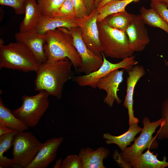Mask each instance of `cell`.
Instances as JSON below:
<instances>
[{
    "label": "cell",
    "instance_id": "cell-27",
    "mask_svg": "<svg viewBox=\"0 0 168 168\" xmlns=\"http://www.w3.org/2000/svg\"><path fill=\"white\" fill-rule=\"evenodd\" d=\"M51 16L67 17L71 19L75 18V11L71 0H65Z\"/></svg>",
    "mask_w": 168,
    "mask_h": 168
},
{
    "label": "cell",
    "instance_id": "cell-34",
    "mask_svg": "<svg viewBox=\"0 0 168 168\" xmlns=\"http://www.w3.org/2000/svg\"><path fill=\"white\" fill-rule=\"evenodd\" d=\"M15 130L5 126H0V136L12 132Z\"/></svg>",
    "mask_w": 168,
    "mask_h": 168
},
{
    "label": "cell",
    "instance_id": "cell-23",
    "mask_svg": "<svg viewBox=\"0 0 168 168\" xmlns=\"http://www.w3.org/2000/svg\"><path fill=\"white\" fill-rule=\"evenodd\" d=\"M139 12L145 24L162 29L168 35V25L155 9L142 7Z\"/></svg>",
    "mask_w": 168,
    "mask_h": 168
},
{
    "label": "cell",
    "instance_id": "cell-22",
    "mask_svg": "<svg viewBox=\"0 0 168 168\" xmlns=\"http://www.w3.org/2000/svg\"><path fill=\"white\" fill-rule=\"evenodd\" d=\"M139 0H112L99 8H96L98 13L97 22L103 20L108 16L121 12L132 2H138Z\"/></svg>",
    "mask_w": 168,
    "mask_h": 168
},
{
    "label": "cell",
    "instance_id": "cell-13",
    "mask_svg": "<svg viewBox=\"0 0 168 168\" xmlns=\"http://www.w3.org/2000/svg\"><path fill=\"white\" fill-rule=\"evenodd\" d=\"M145 73L144 68L141 65H135L128 70V76L126 81V93L123 104L127 109L129 118V125L138 124V119L135 117L133 109V97L136 85Z\"/></svg>",
    "mask_w": 168,
    "mask_h": 168
},
{
    "label": "cell",
    "instance_id": "cell-8",
    "mask_svg": "<svg viewBox=\"0 0 168 168\" xmlns=\"http://www.w3.org/2000/svg\"><path fill=\"white\" fill-rule=\"evenodd\" d=\"M101 54L103 62L98 69L89 74L73 77L74 81L78 85L96 88L99 80L107 76L113 71L121 68L128 70L138 63L135 59V56L132 55L123 59L118 63H112L108 60L102 53Z\"/></svg>",
    "mask_w": 168,
    "mask_h": 168
},
{
    "label": "cell",
    "instance_id": "cell-10",
    "mask_svg": "<svg viewBox=\"0 0 168 168\" xmlns=\"http://www.w3.org/2000/svg\"><path fill=\"white\" fill-rule=\"evenodd\" d=\"M96 8L82 18H75L74 21L81 29L82 39L88 48L94 54L102 57L99 39Z\"/></svg>",
    "mask_w": 168,
    "mask_h": 168
},
{
    "label": "cell",
    "instance_id": "cell-32",
    "mask_svg": "<svg viewBox=\"0 0 168 168\" xmlns=\"http://www.w3.org/2000/svg\"><path fill=\"white\" fill-rule=\"evenodd\" d=\"M150 6L168 25V8L164 1H151Z\"/></svg>",
    "mask_w": 168,
    "mask_h": 168
},
{
    "label": "cell",
    "instance_id": "cell-33",
    "mask_svg": "<svg viewBox=\"0 0 168 168\" xmlns=\"http://www.w3.org/2000/svg\"><path fill=\"white\" fill-rule=\"evenodd\" d=\"M88 11L89 14L95 9L94 1V0H84Z\"/></svg>",
    "mask_w": 168,
    "mask_h": 168
},
{
    "label": "cell",
    "instance_id": "cell-31",
    "mask_svg": "<svg viewBox=\"0 0 168 168\" xmlns=\"http://www.w3.org/2000/svg\"><path fill=\"white\" fill-rule=\"evenodd\" d=\"M75 13V18H82L89 14L84 0H71Z\"/></svg>",
    "mask_w": 168,
    "mask_h": 168
},
{
    "label": "cell",
    "instance_id": "cell-38",
    "mask_svg": "<svg viewBox=\"0 0 168 168\" xmlns=\"http://www.w3.org/2000/svg\"><path fill=\"white\" fill-rule=\"evenodd\" d=\"M164 1L168 8V0H164Z\"/></svg>",
    "mask_w": 168,
    "mask_h": 168
},
{
    "label": "cell",
    "instance_id": "cell-20",
    "mask_svg": "<svg viewBox=\"0 0 168 168\" xmlns=\"http://www.w3.org/2000/svg\"><path fill=\"white\" fill-rule=\"evenodd\" d=\"M142 130V128L138 124H133L129 125L127 131L120 135L115 136L106 133H104L103 138L106 140L105 142L106 143L116 144L123 152L128 146L131 145V142L135 139L136 136Z\"/></svg>",
    "mask_w": 168,
    "mask_h": 168
},
{
    "label": "cell",
    "instance_id": "cell-30",
    "mask_svg": "<svg viewBox=\"0 0 168 168\" xmlns=\"http://www.w3.org/2000/svg\"><path fill=\"white\" fill-rule=\"evenodd\" d=\"M26 0H0V4L12 7L16 14L21 15L25 13V4Z\"/></svg>",
    "mask_w": 168,
    "mask_h": 168
},
{
    "label": "cell",
    "instance_id": "cell-6",
    "mask_svg": "<svg viewBox=\"0 0 168 168\" xmlns=\"http://www.w3.org/2000/svg\"><path fill=\"white\" fill-rule=\"evenodd\" d=\"M49 96L44 91L34 96L24 95L21 98L22 105L12 112L26 126L34 128L49 108Z\"/></svg>",
    "mask_w": 168,
    "mask_h": 168
},
{
    "label": "cell",
    "instance_id": "cell-15",
    "mask_svg": "<svg viewBox=\"0 0 168 168\" xmlns=\"http://www.w3.org/2000/svg\"><path fill=\"white\" fill-rule=\"evenodd\" d=\"M124 70L116 69L112 72L106 77L100 79L98 82L97 87L105 90L106 96L104 102L110 107L113 106L115 101L118 104L122 101L117 95L120 84L123 80Z\"/></svg>",
    "mask_w": 168,
    "mask_h": 168
},
{
    "label": "cell",
    "instance_id": "cell-26",
    "mask_svg": "<svg viewBox=\"0 0 168 168\" xmlns=\"http://www.w3.org/2000/svg\"><path fill=\"white\" fill-rule=\"evenodd\" d=\"M161 115L163 121L156 135L160 140L168 138V99L165 100L163 103Z\"/></svg>",
    "mask_w": 168,
    "mask_h": 168
},
{
    "label": "cell",
    "instance_id": "cell-1",
    "mask_svg": "<svg viewBox=\"0 0 168 168\" xmlns=\"http://www.w3.org/2000/svg\"><path fill=\"white\" fill-rule=\"evenodd\" d=\"M72 66L68 58L40 64L36 72L35 90L45 91L49 95L60 99L64 85L72 77Z\"/></svg>",
    "mask_w": 168,
    "mask_h": 168
},
{
    "label": "cell",
    "instance_id": "cell-25",
    "mask_svg": "<svg viewBox=\"0 0 168 168\" xmlns=\"http://www.w3.org/2000/svg\"><path fill=\"white\" fill-rule=\"evenodd\" d=\"M65 0H36L42 15L51 16Z\"/></svg>",
    "mask_w": 168,
    "mask_h": 168
},
{
    "label": "cell",
    "instance_id": "cell-37",
    "mask_svg": "<svg viewBox=\"0 0 168 168\" xmlns=\"http://www.w3.org/2000/svg\"><path fill=\"white\" fill-rule=\"evenodd\" d=\"M94 3L96 8L97 7L98 4L103 0H94Z\"/></svg>",
    "mask_w": 168,
    "mask_h": 168
},
{
    "label": "cell",
    "instance_id": "cell-35",
    "mask_svg": "<svg viewBox=\"0 0 168 168\" xmlns=\"http://www.w3.org/2000/svg\"><path fill=\"white\" fill-rule=\"evenodd\" d=\"M62 158L58 159L57 160L55 164L53 166L54 168H61V166L62 163Z\"/></svg>",
    "mask_w": 168,
    "mask_h": 168
},
{
    "label": "cell",
    "instance_id": "cell-2",
    "mask_svg": "<svg viewBox=\"0 0 168 168\" xmlns=\"http://www.w3.org/2000/svg\"><path fill=\"white\" fill-rule=\"evenodd\" d=\"M44 50L46 62H53L68 58L78 71L82 64L81 58L74 44L72 37L68 29L59 28L45 34Z\"/></svg>",
    "mask_w": 168,
    "mask_h": 168
},
{
    "label": "cell",
    "instance_id": "cell-11",
    "mask_svg": "<svg viewBox=\"0 0 168 168\" xmlns=\"http://www.w3.org/2000/svg\"><path fill=\"white\" fill-rule=\"evenodd\" d=\"M125 32L134 52L142 51L150 42L147 28L140 14H133Z\"/></svg>",
    "mask_w": 168,
    "mask_h": 168
},
{
    "label": "cell",
    "instance_id": "cell-29",
    "mask_svg": "<svg viewBox=\"0 0 168 168\" xmlns=\"http://www.w3.org/2000/svg\"><path fill=\"white\" fill-rule=\"evenodd\" d=\"M17 132L15 130L0 136V157H3V154L7 152L12 146L13 138Z\"/></svg>",
    "mask_w": 168,
    "mask_h": 168
},
{
    "label": "cell",
    "instance_id": "cell-19",
    "mask_svg": "<svg viewBox=\"0 0 168 168\" xmlns=\"http://www.w3.org/2000/svg\"><path fill=\"white\" fill-rule=\"evenodd\" d=\"M151 152L150 149L139 156L131 159L128 163L130 168H164L168 167L167 157L163 156V160L157 158L158 154L155 155Z\"/></svg>",
    "mask_w": 168,
    "mask_h": 168
},
{
    "label": "cell",
    "instance_id": "cell-39",
    "mask_svg": "<svg viewBox=\"0 0 168 168\" xmlns=\"http://www.w3.org/2000/svg\"><path fill=\"white\" fill-rule=\"evenodd\" d=\"M164 62L165 65L166 66H168V61L166 60H164Z\"/></svg>",
    "mask_w": 168,
    "mask_h": 168
},
{
    "label": "cell",
    "instance_id": "cell-7",
    "mask_svg": "<svg viewBox=\"0 0 168 168\" xmlns=\"http://www.w3.org/2000/svg\"><path fill=\"white\" fill-rule=\"evenodd\" d=\"M30 132H17L12 142V159L19 168H26L42 144Z\"/></svg>",
    "mask_w": 168,
    "mask_h": 168
},
{
    "label": "cell",
    "instance_id": "cell-5",
    "mask_svg": "<svg viewBox=\"0 0 168 168\" xmlns=\"http://www.w3.org/2000/svg\"><path fill=\"white\" fill-rule=\"evenodd\" d=\"M101 51L105 57L123 59L134 52L125 32L97 22Z\"/></svg>",
    "mask_w": 168,
    "mask_h": 168
},
{
    "label": "cell",
    "instance_id": "cell-18",
    "mask_svg": "<svg viewBox=\"0 0 168 168\" xmlns=\"http://www.w3.org/2000/svg\"><path fill=\"white\" fill-rule=\"evenodd\" d=\"M24 14L19 28V31L21 32L35 29L42 16L36 0H26Z\"/></svg>",
    "mask_w": 168,
    "mask_h": 168
},
{
    "label": "cell",
    "instance_id": "cell-16",
    "mask_svg": "<svg viewBox=\"0 0 168 168\" xmlns=\"http://www.w3.org/2000/svg\"><path fill=\"white\" fill-rule=\"evenodd\" d=\"M109 149L100 147L95 150L89 147L81 148L78 154L83 164V168H105L103 161L108 156Z\"/></svg>",
    "mask_w": 168,
    "mask_h": 168
},
{
    "label": "cell",
    "instance_id": "cell-9",
    "mask_svg": "<svg viewBox=\"0 0 168 168\" xmlns=\"http://www.w3.org/2000/svg\"><path fill=\"white\" fill-rule=\"evenodd\" d=\"M68 29L72 37L75 47L82 60L81 65L77 71L87 74L96 70L103 63V58L94 54L87 47L78 26Z\"/></svg>",
    "mask_w": 168,
    "mask_h": 168
},
{
    "label": "cell",
    "instance_id": "cell-17",
    "mask_svg": "<svg viewBox=\"0 0 168 168\" xmlns=\"http://www.w3.org/2000/svg\"><path fill=\"white\" fill-rule=\"evenodd\" d=\"M74 19L42 15L35 29L38 33L44 34L50 30L59 28L69 29L78 26L74 21Z\"/></svg>",
    "mask_w": 168,
    "mask_h": 168
},
{
    "label": "cell",
    "instance_id": "cell-40",
    "mask_svg": "<svg viewBox=\"0 0 168 168\" xmlns=\"http://www.w3.org/2000/svg\"><path fill=\"white\" fill-rule=\"evenodd\" d=\"M164 0H151V1H164Z\"/></svg>",
    "mask_w": 168,
    "mask_h": 168
},
{
    "label": "cell",
    "instance_id": "cell-24",
    "mask_svg": "<svg viewBox=\"0 0 168 168\" xmlns=\"http://www.w3.org/2000/svg\"><path fill=\"white\" fill-rule=\"evenodd\" d=\"M132 16L133 14L124 10L108 16L102 21L112 28L125 32Z\"/></svg>",
    "mask_w": 168,
    "mask_h": 168
},
{
    "label": "cell",
    "instance_id": "cell-21",
    "mask_svg": "<svg viewBox=\"0 0 168 168\" xmlns=\"http://www.w3.org/2000/svg\"><path fill=\"white\" fill-rule=\"evenodd\" d=\"M0 126L6 127L18 132L25 131L29 128L13 114L9 109L5 107L1 97Z\"/></svg>",
    "mask_w": 168,
    "mask_h": 168
},
{
    "label": "cell",
    "instance_id": "cell-12",
    "mask_svg": "<svg viewBox=\"0 0 168 168\" xmlns=\"http://www.w3.org/2000/svg\"><path fill=\"white\" fill-rule=\"evenodd\" d=\"M15 36L16 41L23 43L29 49L40 64L46 61L44 50L45 34H40L33 29L24 32L19 31Z\"/></svg>",
    "mask_w": 168,
    "mask_h": 168
},
{
    "label": "cell",
    "instance_id": "cell-4",
    "mask_svg": "<svg viewBox=\"0 0 168 168\" xmlns=\"http://www.w3.org/2000/svg\"><path fill=\"white\" fill-rule=\"evenodd\" d=\"M40 65L32 52L23 43L16 41L5 45L0 41V69L5 68L36 72Z\"/></svg>",
    "mask_w": 168,
    "mask_h": 168
},
{
    "label": "cell",
    "instance_id": "cell-28",
    "mask_svg": "<svg viewBox=\"0 0 168 168\" xmlns=\"http://www.w3.org/2000/svg\"><path fill=\"white\" fill-rule=\"evenodd\" d=\"M61 168H83L82 160L78 155H69L62 161Z\"/></svg>",
    "mask_w": 168,
    "mask_h": 168
},
{
    "label": "cell",
    "instance_id": "cell-36",
    "mask_svg": "<svg viewBox=\"0 0 168 168\" xmlns=\"http://www.w3.org/2000/svg\"><path fill=\"white\" fill-rule=\"evenodd\" d=\"M112 0H103L97 6L96 8H99L106 4L108 2Z\"/></svg>",
    "mask_w": 168,
    "mask_h": 168
},
{
    "label": "cell",
    "instance_id": "cell-14",
    "mask_svg": "<svg viewBox=\"0 0 168 168\" xmlns=\"http://www.w3.org/2000/svg\"><path fill=\"white\" fill-rule=\"evenodd\" d=\"M63 137L48 139L43 143L32 161L26 168H46L55 159L59 147L64 141Z\"/></svg>",
    "mask_w": 168,
    "mask_h": 168
},
{
    "label": "cell",
    "instance_id": "cell-3",
    "mask_svg": "<svg viewBox=\"0 0 168 168\" xmlns=\"http://www.w3.org/2000/svg\"><path fill=\"white\" fill-rule=\"evenodd\" d=\"M163 121L161 118L151 122L147 117H145L142 121L143 127L141 133L133 144L121 153L117 150L114 152L113 157L118 165L122 168H130L128 162L131 159L139 156L147 148L156 149L158 146L156 137H153L152 135Z\"/></svg>",
    "mask_w": 168,
    "mask_h": 168
}]
</instances>
